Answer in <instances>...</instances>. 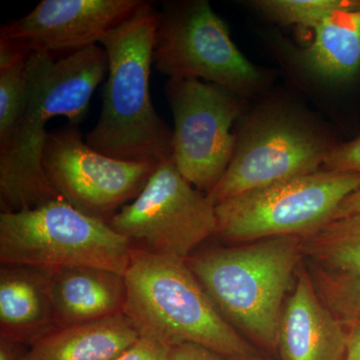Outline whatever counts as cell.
<instances>
[{
    "mask_svg": "<svg viewBox=\"0 0 360 360\" xmlns=\"http://www.w3.org/2000/svg\"><path fill=\"white\" fill-rule=\"evenodd\" d=\"M314 32L309 46L291 52L295 65L321 84L352 82L360 73V8L331 14Z\"/></svg>",
    "mask_w": 360,
    "mask_h": 360,
    "instance_id": "cell-16",
    "label": "cell"
},
{
    "mask_svg": "<svg viewBox=\"0 0 360 360\" xmlns=\"http://www.w3.org/2000/svg\"><path fill=\"white\" fill-rule=\"evenodd\" d=\"M30 54L0 35V148L11 139L27 98Z\"/></svg>",
    "mask_w": 360,
    "mask_h": 360,
    "instance_id": "cell-19",
    "label": "cell"
},
{
    "mask_svg": "<svg viewBox=\"0 0 360 360\" xmlns=\"http://www.w3.org/2000/svg\"><path fill=\"white\" fill-rule=\"evenodd\" d=\"M142 0H42L20 20L2 25L0 35L28 54L56 58L99 44L108 32L129 18Z\"/></svg>",
    "mask_w": 360,
    "mask_h": 360,
    "instance_id": "cell-12",
    "label": "cell"
},
{
    "mask_svg": "<svg viewBox=\"0 0 360 360\" xmlns=\"http://www.w3.org/2000/svg\"><path fill=\"white\" fill-rule=\"evenodd\" d=\"M124 279L123 314L141 336L168 347L196 343L225 359L262 354L225 321L186 260L132 248Z\"/></svg>",
    "mask_w": 360,
    "mask_h": 360,
    "instance_id": "cell-4",
    "label": "cell"
},
{
    "mask_svg": "<svg viewBox=\"0 0 360 360\" xmlns=\"http://www.w3.org/2000/svg\"><path fill=\"white\" fill-rule=\"evenodd\" d=\"M303 260L302 238L277 236L203 250L186 262L225 321L277 357L284 303Z\"/></svg>",
    "mask_w": 360,
    "mask_h": 360,
    "instance_id": "cell-3",
    "label": "cell"
},
{
    "mask_svg": "<svg viewBox=\"0 0 360 360\" xmlns=\"http://www.w3.org/2000/svg\"><path fill=\"white\" fill-rule=\"evenodd\" d=\"M359 187L360 174L324 169L258 187L217 205V236L231 245L305 238L333 221Z\"/></svg>",
    "mask_w": 360,
    "mask_h": 360,
    "instance_id": "cell-6",
    "label": "cell"
},
{
    "mask_svg": "<svg viewBox=\"0 0 360 360\" xmlns=\"http://www.w3.org/2000/svg\"><path fill=\"white\" fill-rule=\"evenodd\" d=\"M305 264L317 295L336 319L345 326L360 323V276L329 271L307 260Z\"/></svg>",
    "mask_w": 360,
    "mask_h": 360,
    "instance_id": "cell-20",
    "label": "cell"
},
{
    "mask_svg": "<svg viewBox=\"0 0 360 360\" xmlns=\"http://www.w3.org/2000/svg\"><path fill=\"white\" fill-rule=\"evenodd\" d=\"M132 245L63 200L0 214V262L44 270L90 266L124 276Z\"/></svg>",
    "mask_w": 360,
    "mask_h": 360,
    "instance_id": "cell-5",
    "label": "cell"
},
{
    "mask_svg": "<svg viewBox=\"0 0 360 360\" xmlns=\"http://www.w3.org/2000/svg\"><path fill=\"white\" fill-rule=\"evenodd\" d=\"M108 224L142 245L141 250L186 260L206 239L217 236V205L163 160L141 193L120 208Z\"/></svg>",
    "mask_w": 360,
    "mask_h": 360,
    "instance_id": "cell-8",
    "label": "cell"
},
{
    "mask_svg": "<svg viewBox=\"0 0 360 360\" xmlns=\"http://www.w3.org/2000/svg\"><path fill=\"white\" fill-rule=\"evenodd\" d=\"M169 360H227L210 348L196 343H181L170 347Z\"/></svg>",
    "mask_w": 360,
    "mask_h": 360,
    "instance_id": "cell-24",
    "label": "cell"
},
{
    "mask_svg": "<svg viewBox=\"0 0 360 360\" xmlns=\"http://www.w3.org/2000/svg\"><path fill=\"white\" fill-rule=\"evenodd\" d=\"M302 251L322 269L360 276V214L333 220L302 238Z\"/></svg>",
    "mask_w": 360,
    "mask_h": 360,
    "instance_id": "cell-18",
    "label": "cell"
},
{
    "mask_svg": "<svg viewBox=\"0 0 360 360\" xmlns=\"http://www.w3.org/2000/svg\"><path fill=\"white\" fill-rule=\"evenodd\" d=\"M42 167L63 200L108 224L141 193L158 165L104 155L87 146L78 125L68 124L47 134Z\"/></svg>",
    "mask_w": 360,
    "mask_h": 360,
    "instance_id": "cell-11",
    "label": "cell"
},
{
    "mask_svg": "<svg viewBox=\"0 0 360 360\" xmlns=\"http://www.w3.org/2000/svg\"><path fill=\"white\" fill-rule=\"evenodd\" d=\"M322 167L328 172L360 174V135L354 141L333 146Z\"/></svg>",
    "mask_w": 360,
    "mask_h": 360,
    "instance_id": "cell-22",
    "label": "cell"
},
{
    "mask_svg": "<svg viewBox=\"0 0 360 360\" xmlns=\"http://www.w3.org/2000/svg\"><path fill=\"white\" fill-rule=\"evenodd\" d=\"M347 328V347L342 360H360V323Z\"/></svg>",
    "mask_w": 360,
    "mask_h": 360,
    "instance_id": "cell-25",
    "label": "cell"
},
{
    "mask_svg": "<svg viewBox=\"0 0 360 360\" xmlns=\"http://www.w3.org/2000/svg\"><path fill=\"white\" fill-rule=\"evenodd\" d=\"M227 360H272L269 356L264 354L257 355H243V356H236L227 359Z\"/></svg>",
    "mask_w": 360,
    "mask_h": 360,
    "instance_id": "cell-28",
    "label": "cell"
},
{
    "mask_svg": "<svg viewBox=\"0 0 360 360\" xmlns=\"http://www.w3.org/2000/svg\"><path fill=\"white\" fill-rule=\"evenodd\" d=\"M160 11L142 1L99 41L108 58L103 110L85 142L116 160L160 165L172 158V130L156 112L150 71Z\"/></svg>",
    "mask_w": 360,
    "mask_h": 360,
    "instance_id": "cell-2",
    "label": "cell"
},
{
    "mask_svg": "<svg viewBox=\"0 0 360 360\" xmlns=\"http://www.w3.org/2000/svg\"><path fill=\"white\" fill-rule=\"evenodd\" d=\"M141 338L123 314L56 328L28 348L25 360H113Z\"/></svg>",
    "mask_w": 360,
    "mask_h": 360,
    "instance_id": "cell-17",
    "label": "cell"
},
{
    "mask_svg": "<svg viewBox=\"0 0 360 360\" xmlns=\"http://www.w3.org/2000/svg\"><path fill=\"white\" fill-rule=\"evenodd\" d=\"M333 146L302 116L262 111L236 137V150L219 184L207 193L215 205L238 194L321 170Z\"/></svg>",
    "mask_w": 360,
    "mask_h": 360,
    "instance_id": "cell-9",
    "label": "cell"
},
{
    "mask_svg": "<svg viewBox=\"0 0 360 360\" xmlns=\"http://www.w3.org/2000/svg\"><path fill=\"white\" fill-rule=\"evenodd\" d=\"M153 63L169 78H201L236 96L252 94L262 84L260 71L236 47L206 0L163 4Z\"/></svg>",
    "mask_w": 360,
    "mask_h": 360,
    "instance_id": "cell-7",
    "label": "cell"
},
{
    "mask_svg": "<svg viewBox=\"0 0 360 360\" xmlns=\"http://www.w3.org/2000/svg\"><path fill=\"white\" fill-rule=\"evenodd\" d=\"M49 288L58 328L123 314L124 276L90 266L49 270Z\"/></svg>",
    "mask_w": 360,
    "mask_h": 360,
    "instance_id": "cell-14",
    "label": "cell"
},
{
    "mask_svg": "<svg viewBox=\"0 0 360 360\" xmlns=\"http://www.w3.org/2000/svg\"><path fill=\"white\" fill-rule=\"evenodd\" d=\"M25 345L0 338V360H25Z\"/></svg>",
    "mask_w": 360,
    "mask_h": 360,
    "instance_id": "cell-26",
    "label": "cell"
},
{
    "mask_svg": "<svg viewBox=\"0 0 360 360\" xmlns=\"http://www.w3.org/2000/svg\"><path fill=\"white\" fill-rule=\"evenodd\" d=\"M165 94L174 118L172 160L189 184L208 193L236 150L231 129L241 115L238 96L210 82L174 78L167 80Z\"/></svg>",
    "mask_w": 360,
    "mask_h": 360,
    "instance_id": "cell-10",
    "label": "cell"
},
{
    "mask_svg": "<svg viewBox=\"0 0 360 360\" xmlns=\"http://www.w3.org/2000/svg\"><path fill=\"white\" fill-rule=\"evenodd\" d=\"M56 328L49 270L1 265L0 338L32 347Z\"/></svg>",
    "mask_w": 360,
    "mask_h": 360,
    "instance_id": "cell-15",
    "label": "cell"
},
{
    "mask_svg": "<svg viewBox=\"0 0 360 360\" xmlns=\"http://www.w3.org/2000/svg\"><path fill=\"white\" fill-rule=\"evenodd\" d=\"M252 4L277 23L314 30L331 14L360 8V0H258Z\"/></svg>",
    "mask_w": 360,
    "mask_h": 360,
    "instance_id": "cell-21",
    "label": "cell"
},
{
    "mask_svg": "<svg viewBox=\"0 0 360 360\" xmlns=\"http://www.w3.org/2000/svg\"><path fill=\"white\" fill-rule=\"evenodd\" d=\"M347 328L317 295L305 260L284 303L278 330L281 360H342Z\"/></svg>",
    "mask_w": 360,
    "mask_h": 360,
    "instance_id": "cell-13",
    "label": "cell"
},
{
    "mask_svg": "<svg viewBox=\"0 0 360 360\" xmlns=\"http://www.w3.org/2000/svg\"><path fill=\"white\" fill-rule=\"evenodd\" d=\"M354 214H360V187L341 203L333 220Z\"/></svg>",
    "mask_w": 360,
    "mask_h": 360,
    "instance_id": "cell-27",
    "label": "cell"
},
{
    "mask_svg": "<svg viewBox=\"0 0 360 360\" xmlns=\"http://www.w3.org/2000/svg\"><path fill=\"white\" fill-rule=\"evenodd\" d=\"M170 347L141 336L139 340L113 360H169Z\"/></svg>",
    "mask_w": 360,
    "mask_h": 360,
    "instance_id": "cell-23",
    "label": "cell"
},
{
    "mask_svg": "<svg viewBox=\"0 0 360 360\" xmlns=\"http://www.w3.org/2000/svg\"><path fill=\"white\" fill-rule=\"evenodd\" d=\"M108 71V53L99 44L58 59L44 52L30 54L25 110L11 139L0 148L1 212H22L63 200L42 167L47 122L65 116L70 124L78 125Z\"/></svg>",
    "mask_w": 360,
    "mask_h": 360,
    "instance_id": "cell-1",
    "label": "cell"
}]
</instances>
